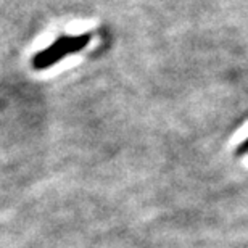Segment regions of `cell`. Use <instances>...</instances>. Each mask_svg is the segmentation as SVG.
Wrapping results in <instances>:
<instances>
[{
    "mask_svg": "<svg viewBox=\"0 0 248 248\" xmlns=\"http://www.w3.org/2000/svg\"><path fill=\"white\" fill-rule=\"evenodd\" d=\"M91 36L89 34H81V36H62L55 42L44 50L37 52L32 57V68L34 69H47L53 66L55 63L62 62L64 57L73 55V53L81 52L82 48L87 47Z\"/></svg>",
    "mask_w": 248,
    "mask_h": 248,
    "instance_id": "6da1fadb",
    "label": "cell"
},
{
    "mask_svg": "<svg viewBox=\"0 0 248 248\" xmlns=\"http://www.w3.org/2000/svg\"><path fill=\"white\" fill-rule=\"evenodd\" d=\"M245 153H248V139H245V140L242 142L235 150V155H239V156L245 155Z\"/></svg>",
    "mask_w": 248,
    "mask_h": 248,
    "instance_id": "7a4b0ae2",
    "label": "cell"
}]
</instances>
